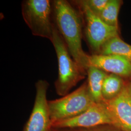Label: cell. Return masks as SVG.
I'll list each match as a JSON object with an SVG mask.
<instances>
[{
  "mask_svg": "<svg viewBox=\"0 0 131 131\" xmlns=\"http://www.w3.org/2000/svg\"><path fill=\"white\" fill-rule=\"evenodd\" d=\"M104 102L111 117L113 126L122 131H131V92L128 84L117 97Z\"/></svg>",
  "mask_w": 131,
  "mask_h": 131,
  "instance_id": "cell-8",
  "label": "cell"
},
{
  "mask_svg": "<svg viewBox=\"0 0 131 131\" xmlns=\"http://www.w3.org/2000/svg\"><path fill=\"white\" fill-rule=\"evenodd\" d=\"M93 66L106 73L119 76L124 79H131V63L116 55L93 54L89 56L88 67Z\"/></svg>",
  "mask_w": 131,
  "mask_h": 131,
  "instance_id": "cell-9",
  "label": "cell"
},
{
  "mask_svg": "<svg viewBox=\"0 0 131 131\" xmlns=\"http://www.w3.org/2000/svg\"><path fill=\"white\" fill-rule=\"evenodd\" d=\"M127 84L124 78L114 74H108L103 82L102 96L104 101H109L121 93Z\"/></svg>",
  "mask_w": 131,
  "mask_h": 131,
  "instance_id": "cell-12",
  "label": "cell"
},
{
  "mask_svg": "<svg viewBox=\"0 0 131 131\" xmlns=\"http://www.w3.org/2000/svg\"><path fill=\"white\" fill-rule=\"evenodd\" d=\"M54 129L53 130L54 131H67L66 129Z\"/></svg>",
  "mask_w": 131,
  "mask_h": 131,
  "instance_id": "cell-16",
  "label": "cell"
},
{
  "mask_svg": "<svg viewBox=\"0 0 131 131\" xmlns=\"http://www.w3.org/2000/svg\"><path fill=\"white\" fill-rule=\"evenodd\" d=\"M128 86H129V89H130V91H131V80L130 81V82L129 83H128Z\"/></svg>",
  "mask_w": 131,
  "mask_h": 131,
  "instance_id": "cell-17",
  "label": "cell"
},
{
  "mask_svg": "<svg viewBox=\"0 0 131 131\" xmlns=\"http://www.w3.org/2000/svg\"><path fill=\"white\" fill-rule=\"evenodd\" d=\"M87 83L90 93L95 103L103 102L102 88L103 82L108 73L96 67L90 66L87 70Z\"/></svg>",
  "mask_w": 131,
  "mask_h": 131,
  "instance_id": "cell-10",
  "label": "cell"
},
{
  "mask_svg": "<svg viewBox=\"0 0 131 131\" xmlns=\"http://www.w3.org/2000/svg\"><path fill=\"white\" fill-rule=\"evenodd\" d=\"M49 84L45 80H39L36 84V95L33 110L23 131H51V119L47 99Z\"/></svg>",
  "mask_w": 131,
  "mask_h": 131,
  "instance_id": "cell-7",
  "label": "cell"
},
{
  "mask_svg": "<svg viewBox=\"0 0 131 131\" xmlns=\"http://www.w3.org/2000/svg\"><path fill=\"white\" fill-rule=\"evenodd\" d=\"M103 125H113L111 117L104 101L94 103L85 112L76 117L53 123L52 128H90Z\"/></svg>",
  "mask_w": 131,
  "mask_h": 131,
  "instance_id": "cell-6",
  "label": "cell"
},
{
  "mask_svg": "<svg viewBox=\"0 0 131 131\" xmlns=\"http://www.w3.org/2000/svg\"><path fill=\"white\" fill-rule=\"evenodd\" d=\"M56 26L63 38L71 56L87 70L89 56L82 46L83 17L81 12L66 0L52 2Z\"/></svg>",
  "mask_w": 131,
  "mask_h": 131,
  "instance_id": "cell-1",
  "label": "cell"
},
{
  "mask_svg": "<svg viewBox=\"0 0 131 131\" xmlns=\"http://www.w3.org/2000/svg\"><path fill=\"white\" fill-rule=\"evenodd\" d=\"M97 54L118 56L131 63V45L123 41L118 36L105 43Z\"/></svg>",
  "mask_w": 131,
  "mask_h": 131,
  "instance_id": "cell-11",
  "label": "cell"
},
{
  "mask_svg": "<svg viewBox=\"0 0 131 131\" xmlns=\"http://www.w3.org/2000/svg\"><path fill=\"white\" fill-rule=\"evenodd\" d=\"M94 13L98 16L103 11L109 0H82Z\"/></svg>",
  "mask_w": 131,
  "mask_h": 131,
  "instance_id": "cell-14",
  "label": "cell"
},
{
  "mask_svg": "<svg viewBox=\"0 0 131 131\" xmlns=\"http://www.w3.org/2000/svg\"><path fill=\"white\" fill-rule=\"evenodd\" d=\"M95 103L86 81L78 89L61 98L48 101L52 125L79 115Z\"/></svg>",
  "mask_w": 131,
  "mask_h": 131,
  "instance_id": "cell-3",
  "label": "cell"
},
{
  "mask_svg": "<svg viewBox=\"0 0 131 131\" xmlns=\"http://www.w3.org/2000/svg\"><path fill=\"white\" fill-rule=\"evenodd\" d=\"M104 126L105 125H103L90 128H75L66 130L67 131H115Z\"/></svg>",
  "mask_w": 131,
  "mask_h": 131,
  "instance_id": "cell-15",
  "label": "cell"
},
{
  "mask_svg": "<svg viewBox=\"0 0 131 131\" xmlns=\"http://www.w3.org/2000/svg\"><path fill=\"white\" fill-rule=\"evenodd\" d=\"M49 0H26L21 12L25 23L34 36L52 40L54 24L51 22L52 7Z\"/></svg>",
  "mask_w": 131,
  "mask_h": 131,
  "instance_id": "cell-4",
  "label": "cell"
},
{
  "mask_svg": "<svg viewBox=\"0 0 131 131\" xmlns=\"http://www.w3.org/2000/svg\"><path fill=\"white\" fill-rule=\"evenodd\" d=\"M85 21V35L94 54H98L103 45L112 39L119 36V28L104 23L94 14L82 1H74Z\"/></svg>",
  "mask_w": 131,
  "mask_h": 131,
  "instance_id": "cell-5",
  "label": "cell"
},
{
  "mask_svg": "<svg viewBox=\"0 0 131 131\" xmlns=\"http://www.w3.org/2000/svg\"><path fill=\"white\" fill-rule=\"evenodd\" d=\"M52 42L56 52L58 65V78L55 82L56 93L64 96L80 81L84 79L86 70L73 59L63 38L54 24Z\"/></svg>",
  "mask_w": 131,
  "mask_h": 131,
  "instance_id": "cell-2",
  "label": "cell"
},
{
  "mask_svg": "<svg viewBox=\"0 0 131 131\" xmlns=\"http://www.w3.org/2000/svg\"><path fill=\"white\" fill-rule=\"evenodd\" d=\"M122 4V1L121 0H109L99 17L108 25L119 28L118 16Z\"/></svg>",
  "mask_w": 131,
  "mask_h": 131,
  "instance_id": "cell-13",
  "label": "cell"
}]
</instances>
